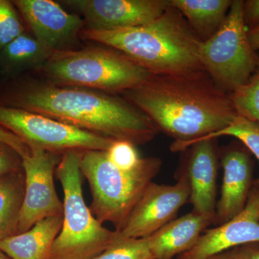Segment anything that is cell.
Segmentation results:
<instances>
[{"label":"cell","mask_w":259,"mask_h":259,"mask_svg":"<svg viewBox=\"0 0 259 259\" xmlns=\"http://www.w3.org/2000/svg\"><path fill=\"white\" fill-rule=\"evenodd\" d=\"M231 97L238 115L259 124V64L248 82Z\"/></svg>","instance_id":"obj_22"},{"label":"cell","mask_w":259,"mask_h":259,"mask_svg":"<svg viewBox=\"0 0 259 259\" xmlns=\"http://www.w3.org/2000/svg\"><path fill=\"white\" fill-rule=\"evenodd\" d=\"M23 160L25 194L18 233L30 230L39 221L63 215L64 204L56 192L54 175L61 155L39 148H30Z\"/></svg>","instance_id":"obj_9"},{"label":"cell","mask_w":259,"mask_h":259,"mask_svg":"<svg viewBox=\"0 0 259 259\" xmlns=\"http://www.w3.org/2000/svg\"><path fill=\"white\" fill-rule=\"evenodd\" d=\"M190 182L184 171L175 185L152 182L118 232L119 236L133 239L148 238L175 220L181 207L190 201Z\"/></svg>","instance_id":"obj_10"},{"label":"cell","mask_w":259,"mask_h":259,"mask_svg":"<svg viewBox=\"0 0 259 259\" xmlns=\"http://www.w3.org/2000/svg\"><path fill=\"white\" fill-rule=\"evenodd\" d=\"M62 224L63 215L42 220L28 231L0 241V248L10 259H51Z\"/></svg>","instance_id":"obj_17"},{"label":"cell","mask_w":259,"mask_h":259,"mask_svg":"<svg viewBox=\"0 0 259 259\" xmlns=\"http://www.w3.org/2000/svg\"><path fill=\"white\" fill-rule=\"evenodd\" d=\"M33 37L53 52L69 50L84 29L79 15L71 14L51 0H14Z\"/></svg>","instance_id":"obj_11"},{"label":"cell","mask_w":259,"mask_h":259,"mask_svg":"<svg viewBox=\"0 0 259 259\" xmlns=\"http://www.w3.org/2000/svg\"><path fill=\"white\" fill-rule=\"evenodd\" d=\"M250 243H259V188L254 186L239 214L224 224L205 230L196 244L177 259H205Z\"/></svg>","instance_id":"obj_14"},{"label":"cell","mask_w":259,"mask_h":259,"mask_svg":"<svg viewBox=\"0 0 259 259\" xmlns=\"http://www.w3.org/2000/svg\"><path fill=\"white\" fill-rule=\"evenodd\" d=\"M106 153L110 162L122 170L133 169L141 159L136 146L126 141H114Z\"/></svg>","instance_id":"obj_25"},{"label":"cell","mask_w":259,"mask_h":259,"mask_svg":"<svg viewBox=\"0 0 259 259\" xmlns=\"http://www.w3.org/2000/svg\"><path fill=\"white\" fill-rule=\"evenodd\" d=\"M93 259H155L147 238H120Z\"/></svg>","instance_id":"obj_23"},{"label":"cell","mask_w":259,"mask_h":259,"mask_svg":"<svg viewBox=\"0 0 259 259\" xmlns=\"http://www.w3.org/2000/svg\"><path fill=\"white\" fill-rule=\"evenodd\" d=\"M24 194L23 169L0 177V241L18 233Z\"/></svg>","instance_id":"obj_20"},{"label":"cell","mask_w":259,"mask_h":259,"mask_svg":"<svg viewBox=\"0 0 259 259\" xmlns=\"http://www.w3.org/2000/svg\"><path fill=\"white\" fill-rule=\"evenodd\" d=\"M22 169L21 156L13 148L0 141V177Z\"/></svg>","instance_id":"obj_26"},{"label":"cell","mask_w":259,"mask_h":259,"mask_svg":"<svg viewBox=\"0 0 259 259\" xmlns=\"http://www.w3.org/2000/svg\"><path fill=\"white\" fill-rule=\"evenodd\" d=\"M161 166L159 158H141L133 169L122 170L110 162L106 151L80 153V168L93 196V215L102 224L110 223L115 231H120Z\"/></svg>","instance_id":"obj_4"},{"label":"cell","mask_w":259,"mask_h":259,"mask_svg":"<svg viewBox=\"0 0 259 259\" xmlns=\"http://www.w3.org/2000/svg\"><path fill=\"white\" fill-rule=\"evenodd\" d=\"M248 37L253 50L258 52L259 51V25L256 28L248 30Z\"/></svg>","instance_id":"obj_30"},{"label":"cell","mask_w":259,"mask_h":259,"mask_svg":"<svg viewBox=\"0 0 259 259\" xmlns=\"http://www.w3.org/2000/svg\"><path fill=\"white\" fill-rule=\"evenodd\" d=\"M221 136H233L236 138L237 140L241 141L259 161V124L240 115L237 116L231 125H228L226 128L192 141L186 146L185 149L190 147L194 143L201 140L218 139ZM253 186L259 188V178L254 180Z\"/></svg>","instance_id":"obj_21"},{"label":"cell","mask_w":259,"mask_h":259,"mask_svg":"<svg viewBox=\"0 0 259 259\" xmlns=\"http://www.w3.org/2000/svg\"><path fill=\"white\" fill-rule=\"evenodd\" d=\"M0 126L20 138L30 148L56 154L107 151L116 140L109 139L17 107L0 105Z\"/></svg>","instance_id":"obj_8"},{"label":"cell","mask_w":259,"mask_h":259,"mask_svg":"<svg viewBox=\"0 0 259 259\" xmlns=\"http://www.w3.org/2000/svg\"><path fill=\"white\" fill-rule=\"evenodd\" d=\"M205 259H241L238 254L236 247L232 249L226 250L208 257Z\"/></svg>","instance_id":"obj_31"},{"label":"cell","mask_w":259,"mask_h":259,"mask_svg":"<svg viewBox=\"0 0 259 259\" xmlns=\"http://www.w3.org/2000/svg\"><path fill=\"white\" fill-rule=\"evenodd\" d=\"M79 37L120 51L153 74L204 69L199 59L202 41L183 15L169 4L161 16L145 25L112 30L84 28Z\"/></svg>","instance_id":"obj_3"},{"label":"cell","mask_w":259,"mask_h":259,"mask_svg":"<svg viewBox=\"0 0 259 259\" xmlns=\"http://www.w3.org/2000/svg\"><path fill=\"white\" fill-rule=\"evenodd\" d=\"M241 259H259V243H250L236 247Z\"/></svg>","instance_id":"obj_29"},{"label":"cell","mask_w":259,"mask_h":259,"mask_svg":"<svg viewBox=\"0 0 259 259\" xmlns=\"http://www.w3.org/2000/svg\"><path fill=\"white\" fill-rule=\"evenodd\" d=\"M212 224V218L192 211L148 237L150 250L155 259H173L191 249Z\"/></svg>","instance_id":"obj_16"},{"label":"cell","mask_w":259,"mask_h":259,"mask_svg":"<svg viewBox=\"0 0 259 259\" xmlns=\"http://www.w3.org/2000/svg\"><path fill=\"white\" fill-rule=\"evenodd\" d=\"M243 0H233L221 28L201 42L199 59L219 88L233 94L248 82L259 64V54L250 46L242 13Z\"/></svg>","instance_id":"obj_7"},{"label":"cell","mask_w":259,"mask_h":259,"mask_svg":"<svg viewBox=\"0 0 259 259\" xmlns=\"http://www.w3.org/2000/svg\"><path fill=\"white\" fill-rule=\"evenodd\" d=\"M26 32L13 1L0 0V50Z\"/></svg>","instance_id":"obj_24"},{"label":"cell","mask_w":259,"mask_h":259,"mask_svg":"<svg viewBox=\"0 0 259 259\" xmlns=\"http://www.w3.org/2000/svg\"><path fill=\"white\" fill-rule=\"evenodd\" d=\"M122 94L159 132L175 140L172 152H182L192 141L226 128L238 115L231 94L219 88L204 69L151 73L142 84Z\"/></svg>","instance_id":"obj_1"},{"label":"cell","mask_w":259,"mask_h":259,"mask_svg":"<svg viewBox=\"0 0 259 259\" xmlns=\"http://www.w3.org/2000/svg\"><path fill=\"white\" fill-rule=\"evenodd\" d=\"M5 81L0 88V105L40 114L135 146L150 142L159 133L149 117L125 99L90 89L38 83L20 77Z\"/></svg>","instance_id":"obj_2"},{"label":"cell","mask_w":259,"mask_h":259,"mask_svg":"<svg viewBox=\"0 0 259 259\" xmlns=\"http://www.w3.org/2000/svg\"><path fill=\"white\" fill-rule=\"evenodd\" d=\"M185 151L187 152L183 171L190 182L192 211L212 218L215 223L219 158L217 139L201 140Z\"/></svg>","instance_id":"obj_15"},{"label":"cell","mask_w":259,"mask_h":259,"mask_svg":"<svg viewBox=\"0 0 259 259\" xmlns=\"http://www.w3.org/2000/svg\"><path fill=\"white\" fill-rule=\"evenodd\" d=\"M219 156L223 177L221 198L216 204V226L228 222L244 209L254 182L252 153L241 141L221 148Z\"/></svg>","instance_id":"obj_13"},{"label":"cell","mask_w":259,"mask_h":259,"mask_svg":"<svg viewBox=\"0 0 259 259\" xmlns=\"http://www.w3.org/2000/svg\"><path fill=\"white\" fill-rule=\"evenodd\" d=\"M233 0H168L183 15L202 42L212 37L226 20Z\"/></svg>","instance_id":"obj_19"},{"label":"cell","mask_w":259,"mask_h":259,"mask_svg":"<svg viewBox=\"0 0 259 259\" xmlns=\"http://www.w3.org/2000/svg\"><path fill=\"white\" fill-rule=\"evenodd\" d=\"M80 153H65L56 167L55 175L64 191V212L51 259H93L120 238L118 232L105 228L85 203Z\"/></svg>","instance_id":"obj_6"},{"label":"cell","mask_w":259,"mask_h":259,"mask_svg":"<svg viewBox=\"0 0 259 259\" xmlns=\"http://www.w3.org/2000/svg\"><path fill=\"white\" fill-rule=\"evenodd\" d=\"M0 259H10L1 248H0Z\"/></svg>","instance_id":"obj_32"},{"label":"cell","mask_w":259,"mask_h":259,"mask_svg":"<svg viewBox=\"0 0 259 259\" xmlns=\"http://www.w3.org/2000/svg\"><path fill=\"white\" fill-rule=\"evenodd\" d=\"M243 20L247 30L259 25V0H243Z\"/></svg>","instance_id":"obj_27"},{"label":"cell","mask_w":259,"mask_h":259,"mask_svg":"<svg viewBox=\"0 0 259 259\" xmlns=\"http://www.w3.org/2000/svg\"><path fill=\"white\" fill-rule=\"evenodd\" d=\"M0 141L13 148L23 158L30 152V148L20 138L0 126Z\"/></svg>","instance_id":"obj_28"},{"label":"cell","mask_w":259,"mask_h":259,"mask_svg":"<svg viewBox=\"0 0 259 259\" xmlns=\"http://www.w3.org/2000/svg\"><path fill=\"white\" fill-rule=\"evenodd\" d=\"M40 70L56 86L95 89L108 94L137 88L151 74L110 47L56 51Z\"/></svg>","instance_id":"obj_5"},{"label":"cell","mask_w":259,"mask_h":259,"mask_svg":"<svg viewBox=\"0 0 259 259\" xmlns=\"http://www.w3.org/2000/svg\"><path fill=\"white\" fill-rule=\"evenodd\" d=\"M64 3L83 15L86 29L112 30L153 21L168 7V0H69Z\"/></svg>","instance_id":"obj_12"},{"label":"cell","mask_w":259,"mask_h":259,"mask_svg":"<svg viewBox=\"0 0 259 259\" xmlns=\"http://www.w3.org/2000/svg\"><path fill=\"white\" fill-rule=\"evenodd\" d=\"M54 53L25 32L0 50V75L9 80L30 70L40 69Z\"/></svg>","instance_id":"obj_18"}]
</instances>
